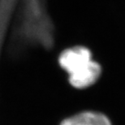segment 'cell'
<instances>
[{
	"label": "cell",
	"mask_w": 125,
	"mask_h": 125,
	"mask_svg": "<svg viewBox=\"0 0 125 125\" xmlns=\"http://www.w3.org/2000/svg\"><path fill=\"white\" fill-rule=\"evenodd\" d=\"M20 12L12 43L14 50L26 46L50 49L54 45L55 28L46 0H19Z\"/></svg>",
	"instance_id": "cell-1"
},
{
	"label": "cell",
	"mask_w": 125,
	"mask_h": 125,
	"mask_svg": "<svg viewBox=\"0 0 125 125\" xmlns=\"http://www.w3.org/2000/svg\"><path fill=\"white\" fill-rule=\"evenodd\" d=\"M59 125H112L103 113L94 111H84L64 119Z\"/></svg>",
	"instance_id": "cell-3"
},
{
	"label": "cell",
	"mask_w": 125,
	"mask_h": 125,
	"mask_svg": "<svg viewBox=\"0 0 125 125\" xmlns=\"http://www.w3.org/2000/svg\"><path fill=\"white\" fill-rule=\"evenodd\" d=\"M58 65L68 73L69 84L76 89H86L99 80L102 65L94 60L92 52L83 45L65 49L58 58Z\"/></svg>",
	"instance_id": "cell-2"
}]
</instances>
